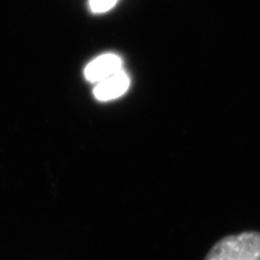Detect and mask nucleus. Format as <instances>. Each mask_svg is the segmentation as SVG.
<instances>
[{"instance_id": "nucleus-1", "label": "nucleus", "mask_w": 260, "mask_h": 260, "mask_svg": "<svg viewBox=\"0 0 260 260\" xmlns=\"http://www.w3.org/2000/svg\"><path fill=\"white\" fill-rule=\"evenodd\" d=\"M204 260H260V232L226 235L214 244Z\"/></svg>"}, {"instance_id": "nucleus-2", "label": "nucleus", "mask_w": 260, "mask_h": 260, "mask_svg": "<svg viewBox=\"0 0 260 260\" xmlns=\"http://www.w3.org/2000/svg\"><path fill=\"white\" fill-rule=\"evenodd\" d=\"M124 62L117 54L105 53L98 56L85 69V77L92 84H99L123 71Z\"/></svg>"}, {"instance_id": "nucleus-3", "label": "nucleus", "mask_w": 260, "mask_h": 260, "mask_svg": "<svg viewBox=\"0 0 260 260\" xmlns=\"http://www.w3.org/2000/svg\"><path fill=\"white\" fill-rule=\"evenodd\" d=\"M130 85V78L123 70L101 83L96 84L93 89V95L98 101L105 102L117 99L127 92Z\"/></svg>"}, {"instance_id": "nucleus-4", "label": "nucleus", "mask_w": 260, "mask_h": 260, "mask_svg": "<svg viewBox=\"0 0 260 260\" xmlns=\"http://www.w3.org/2000/svg\"><path fill=\"white\" fill-rule=\"evenodd\" d=\"M118 0H89V7L93 13L100 14L110 11Z\"/></svg>"}]
</instances>
